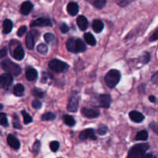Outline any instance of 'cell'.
Listing matches in <instances>:
<instances>
[{
    "label": "cell",
    "mask_w": 158,
    "mask_h": 158,
    "mask_svg": "<svg viewBox=\"0 0 158 158\" xmlns=\"http://www.w3.org/2000/svg\"><path fill=\"white\" fill-rule=\"evenodd\" d=\"M38 77V73L34 68H28L26 71V78L29 81H34Z\"/></svg>",
    "instance_id": "obj_15"
},
{
    "label": "cell",
    "mask_w": 158,
    "mask_h": 158,
    "mask_svg": "<svg viewBox=\"0 0 158 158\" xmlns=\"http://www.w3.org/2000/svg\"><path fill=\"white\" fill-rule=\"evenodd\" d=\"M150 148L148 143H139L134 145L128 153L127 158H144L146 152Z\"/></svg>",
    "instance_id": "obj_1"
},
{
    "label": "cell",
    "mask_w": 158,
    "mask_h": 158,
    "mask_svg": "<svg viewBox=\"0 0 158 158\" xmlns=\"http://www.w3.org/2000/svg\"><path fill=\"white\" fill-rule=\"evenodd\" d=\"M12 56L15 60H19V61L23 60L25 56V52L23 48H22V46H19L14 49L13 52H12Z\"/></svg>",
    "instance_id": "obj_16"
},
{
    "label": "cell",
    "mask_w": 158,
    "mask_h": 158,
    "mask_svg": "<svg viewBox=\"0 0 158 158\" xmlns=\"http://www.w3.org/2000/svg\"><path fill=\"white\" fill-rule=\"evenodd\" d=\"M144 158H157V157L153 154H147Z\"/></svg>",
    "instance_id": "obj_46"
},
{
    "label": "cell",
    "mask_w": 158,
    "mask_h": 158,
    "mask_svg": "<svg viewBox=\"0 0 158 158\" xmlns=\"http://www.w3.org/2000/svg\"><path fill=\"white\" fill-rule=\"evenodd\" d=\"M81 113L85 117H87V118H97L100 116V112L98 110L86 107H83L82 109Z\"/></svg>",
    "instance_id": "obj_10"
},
{
    "label": "cell",
    "mask_w": 158,
    "mask_h": 158,
    "mask_svg": "<svg viewBox=\"0 0 158 158\" xmlns=\"http://www.w3.org/2000/svg\"><path fill=\"white\" fill-rule=\"evenodd\" d=\"M106 0H96L94 2V6H95L97 9H101L106 6Z\"/></svg>",
    "instance_id": "obj_30"
},
{
    "label": "cell",
    "mask_w": 158,
    "mask_h": 158,
    "mask_svg": "<svg viewBox=\"0 0 158 158\" xmlns=\"http://www.w3.org/2000/svg\"><path fill=\"white\" fill-rule=\"evenodd\" d=\"M84 39L86 40V43L90 46H95L97 44V40H96L95 37L90 33V32H87V33L84 34Z\"/></svg>",
    "instance_id": "obj_23"
},
{
    "label": "cell",
    "mask_w": 158,
    "mask_h": 158,
    "mask_svg": "<svg viewBox=\"0 0 158 158\" xmlns=\"http://www.w3.org/2000/svg\"><path fill=\"white\" fill-rule=\"evenodd\" d=\"M150 127H151V129L152 130L155 134H157L158 135V121L151 122V123H150Z\"/></svg>",
    "instance_id": "obj_39"
},
{
    "label": "cell",
    "mask_w": 158,
    "mask_h": 158,
    "mask_svg": "<svg viewBox=\"0 0 158 158\" xmlns=\"http://www.w3.org/2000/svg\"><path fill=\"white\" fill-rule=\"evenodd\" d=\"M107 131H108V128L106 127L102 126L100 127H99L97 132H98V134H100V135H105V134L107 133Z\"/></svg>",
    "instance_id": "obj_41"
},
{
    "label": "cell",
    "mask_w": 158,
    "mask_h": 158,
    "mask_svg": "<svg viewBox=\"0 0 158 158\" xmlns=\"http://www.w3.org/2000/svg\"><path fill=\"white\" fill-rule=\"evenodd\" d=\"M49 147H50V149L52 152H56L59 150V148H60V143L58 141L53 140V141H52L50 143Z\"/></svg>",
    "instance_id": "obj_34"
},
{
    "label": "cell",
    "mask_w": 158,
    "mask_h": 158,
    "mask_svg": "<svg viewBox=\"0 0 158 158\" xmlns=\"http://www.w3.org/2000/svg\"><path fill=\"white\" fill-rule=\"evenodd\" d=\"M149 100H150V101L152 102V103H155L156 100H156V97H154V96H150Z\"/></svg>",
    "instance_id": "obj_47"
},
{
    "label": "cell",
    "mask_w": 158,
    "mask_h": 158,
    "mask_svg": "<svg viewBox=\"0 0 158 158\" xmlns=\"http://www.w3.org/2000/svg\"><path fill=\"white\" fill-rule=\"evenodd\" d=\"M129 117L131 120L133 122H135V123H141L144 120V116L141 113L138 112L137 110L131 111L129 114Z\"/></svg>",
    "instance_id": "obj_12"
},
{
    "label": "cell",
    "mask_w": 158,
    "mask_h": 158,
    "mask_svg": "<svg viewBox=\"0 0 158 158\" xmlns=\"http://www.w3.org/2000/svg\"><path fill=\"white\" fill-rule=\"evenodd\" d=\"M63 120H64L65 123L69 127L74 126L76 123V121H75V120L73 119V117H71V116H69V115H64Z\"/></svg>",
    "instance_id": "obj_28"
},
{
    "label": "cell",
    "mask_w": 158,
    "mask_h": 158,
    "mask_svg": "<svg viewBox=\"0 0 158 158\" xmlns=\"http://www.w3.org/2000/svg\"><path fill=\"white\" fill-rule=\"evenodd\" d=\"M77 23L78 27L80 28V30L82 31L86 30L88 28V24H89L87 19H86L84 15H80V16L77 18Z\"/></svg>",
    "instance_id": "obj_14"
},
{
    "label": "cell",
    "mask_w": 158,
    "mask_h": 158,
    "mask_svg": "<svg viewBox=\"0 0 158 158\" xmlns=\"http://www.w3.org/2000/svg\"><path fill=\"white\" fill-rule=\"evenodd\" d=\"M13 82V79H12V76L9 73H3L1 76V86L2 87L6 89L10 86Z\"/></svg>",
    "instance_id": "obj_8"
},
{
    "label": "cell",
    "mask_w": 158,
    "mask_h": 158,
    "mask_svg": "<svg viewBox=\"0 0 158 158\" xmlns=\"http://www.w3.org/2000/svg\"><path fill=\"white\" fill-rule=\"evenodd\" d=\"M7 142L8 144L13 148L14 150H19L20 148V142L16 137L12 134H9L7 137Z\"/></svg>",
    "instance_id": "obj_11"
},
{
    "label": "cell",
    "mask_w": 158,
    "mask_h": 158,
    "mask_svg": "<svg viewBox=\"0 0 158 158\" xmlns=\"http://www.w3.org/2000/svg\"><path fill=\"white\" fill-rule=\"evenodd\" d=\"M79 106V97L73 96L70 98L67 105L68 110L70 112H77Z\"/></svg>",
    "instance_id": "obj_9"
},
{
    "label": "cell",
    "mask_w": 158,
    "mask_h": 158,
    "mask_svg": "<svg viewBox=\"0 0 158 158\" xmlns=\"http://www.w3.org/2000/svg\"><path fill=\"white\" fill-rule=\"evenodd\" d=\"M49 67L54 72L62 73L68 71L69 65L60 60H52L49 63Z\"/></svg>",
    "instance_id": "obj_4"
},
{
    "label": "cell",
    "mask_w": 158,
    "mask_h": 158,
    "mask_svg": "<svg viewBox=\"0 0 158 158\" xmlns=\"http://www.w3.org/2000/svg\"><path fill=\"white\" fill-rule=\"evenodd\" d=\"M6 54H7V49H6V48H2V49H1V51H0V55H1L2 58L4 57Z\"/></svg>",
    "instance_id": "obj_45"
},
{
    "label": "cell",
    "mask_w": 158,
    "mask_h": 158,
    "mask_svg": "<svg viewBox=\"0 0 158 158\" xmlns=\"http://www.w3.org/2000/svg\"><path fill=\"white\" fill-rule=\"evenodd\" d=\"M93 29L96 32L99 33V32H102V30L104 28V24H103V22L100 19H96L94 20V23H93Z\"/></svg>",
    "instance_id": "obj_21"
},
{
    "label": "cell",
    "mask_w": 158,
    "mask_h": 158,
    "mask_svg": "<svg viewBox=\"0 0 158 158\" xmlns=\"http://www.w3.org/2000/svg\"><path fill=\"white\" fill-rule=\"evenodd\" d=\"M33 9V4H32L31 2L26 1L24 2L23 4L21 5V7H20V12L23 15H28V14L30 13L31 11Z\"/></svg>",
    "instance_id": "obj_13"
},
{
    "label": "cell",
    "mask_w": 158,
    "mask_h": 158,
    "mask_svg": "<svg viewBox=\"0 0 158 158\" xmlns=\"http://www.w3.org/2000/svg\"><path fill=\"white\" fill-rule=\"evenodd\" d=\"M66 48L70 52L77 53V40L69 39L66 42Z\"/></svg>",
    "instance_id": "obj_19"
},
{
    "label": "cell",
    "mask_w": 158,
    "mask_h": 158,
    "mask_svg": "<svg viewBox=\"0 0 158 158\" xmlns=\"http://www.w3.org/2000/svg\"><path fill=\"white\" fill-rule=\"evenodd\" d=\"M151 82L154 84H158V72L154 73L151 77Z\"/></svg>",
    "instance_id": "obj_44"
},
{
    "label": "cell",
    "mask_w": 158,
    "mask_h": 158,
    "mask_svg": "<svg viewBox=\"0 0 158 158\" xmlns=\"http://www.w3.org/2000/svg\"><path fill=\"white\" fill-rule=\"evenodd\" d=\"M37 51L41 54H46L48 52V47L46 44L44 43H41V44L38 45L37 46Z\"/></svg>",
    "instance_id": "obj_32"
},
{
    "label": "cell",
    "mask_w": 158,
    "mask_h": 158,
    "mask_svg": "<svg viewBox=\"0 0 158 158\" xmlns=\"http://www.w3.org/2000/svg\"><path fill=\"white\" fill-rule=\"evenodd\" d=\"M79 137H80V139L81 140H88V139H90V140H96V139H97L95 131H94V129H91V128L82 131V132L80 133Z\"/></svg>",
    "instance_id": "obj_7"
},
{
    "label": "cell",
    "mask_w": 158,
    "mask_h": 158,
    "mask_svg": "<svg viewBox=\"0 0 158 158\" xmlns=\"http://www.w3.org/2000/svg\"><path fill=\"white\" fill-rule=\"evenodd\" d=\"M120 73L117 69H112L110 70L109 72L106 73V77H105L104 80L106 83V86L110 88H114L117 85V83L120 82Z\"/></svg>",
    "instance_id": "obj_3"
},
{
    "label": "cell",
    "mask_w": 158,
    "mask_h": 158,
    "mask_svg": "<svg viewBox=\"0 0 158 158\" xmlns=\"http://www.w3.org/2000/svg\"><path fill=\"white\" fill-rule=\"evenodd\" d=\"M12 27H13V24H12V22L10 19H7L4 20L2 24V29L4 33H9L12 31Z\"/></svg>",
    "instance_id": "obj_22"
},
{
    "label": "cell",
    "mask_w": 158,
    "mask_h": 158,
    "mask_svg": "<svg viewBox=\"0 0 158 158\" xmlns=\"http://www.w3.org/2000/svg\"><path fill=\"white\" fill-rule=\"evenodd\" d=\"M0 123L3 127H8V125H9V123H8L7 116L4 113H2L0 114Z\"/></svg>",
    "instance_id": "obj_33"
},
{
    "label": "cell",
    "mask_w": 158,
    "mask_h": 158,
    "mask_svg": "<svg viewBox=\"0 0 158 158\" xmlns=\"http://www.w3.org/2000/svg\"><path fill=\"white\" fill-rule=\"evenodd\" d=\"M22 115L23 117V121H24L25 124H29L32 121V118L26 110L22 111Z\"/></svg>",
    "instance_id": "obj_29"
},
{
    "label": "cell",
    "mask_w": 158,
    "mask_h": 158,
    "mask_svg": "<svg viewBox=\"0 0 158 158\" xmlns=\"http://www.w3.org/2000/svg\"><path fill=\"white\" fill-rule=\"evenodd\" d=\"M40 148H41V143H40V141H39V140H36V141L35 142V143L33 144L32 151L35 154H38V153L40 152Z\"/></svg>",
    "instance_id": "obj_35"
},
{
    "label": "cell",
    "mask_w": 158,
    "mask_h": 158,
    "mask_svg": "<svg viewBox=\"0 0 158 158\" xmlns=\"http://www.w3.org/2000/svg\"><path fill=\"white\" fill-rule=\"evenodd\" d=\"M67 12L69 15H76L79 12V6L76 2H69L67 6Z\"/></svg>",
    "instance_id": "obj_17"
},
{
    "label": "cell",
    "mask_w": 158,
    "mask_h": 158,
    "mask_svg": "<svg viewBox=\"0 0 158 158\" xmlns=\"http://www.w3.org/2000/svg\"><path fill=\"white\" fill-rule=\"evenodd\" d=\"M32 95L34 97H37V98H43L44 97V92L42 89H38V88H35L32 90Z\"/></svg>",
    "instance_id": "obj_31"
},
{
    "label": "cell",
    "mask_w": 158,
    "mask_h": 158,
    "mask_svg": "<svg viewBox=\"0 0 158 158\" xmlns=\"http://www.w3.org/2000/svg\"><path fill=\"white\" fill-rule=\"evenodd\" d=\"M44 40L48 44L54 46L56 44V37L52 33H46L44 35Z\"/></svg>",
    "instance_id": "obj_24"
},
{
    "label": "cell",
    "mask_w": 158,
    "mask_h": 158,
    "mask_svg": "<svg viewBox=\"0 0 158 158\" xmlns=\"http://www.w3.org/2000/svg\"><path fill=\"white\" fill-rule=\"evenodd\" d=\"M56 115L53 114V113L51 112H48L46 113V114H43L41 117L42 120L43 121H50V120H53L56 119Z\"/></svg>",
    "instance_id": "obj_26"
},
{
    "label": "cell",
    "mask_w": 158,
    "mask_h": 158,
    "mask_svg": "<svg viewBox=\"0 0 158 158\" xmlns=\"http://www.w3.org/2000/svg\"><path fill=\"white\" fill-rule=\"evenodd\" d=\"M26 47L29 49H32L34 48V45H35V39H34V35L32 32H29L27 34V36L26 39Z\"/></svg>",
    "instance_id": "obj_18"
},
{
    "label": "cell",
    "mask_w": 158,
    "mask_h": 158,
    "mask_svg": "<svg viewBox=\"0 0 158 158\" xmlns=\"http://www.w3.org/2000/svg\"><path fill=\"white\" fill-rule=\"evenodd\" d=\"M148 138V133L147 131H142L137 133L136 136L137 140H147Z\"/></svg>",
    "instance_id": "obj_27"
},
{
    "label": "cell",
    "mask_w": 158,
    "mask_h": 158,
    "mask_svg": "<svg viewBox=\"0 0 158 158\" xmlns=\"http://www.w3.org/2000/svg\"><path fill=\"white\" fill-rule=\"evenodd\" d=\"M52 26V22L48 18H43V17H40L37 19L34 20L30 23V27H35V26Z\"/></svg>",
    "instance_id": "obj_5"
},
{
    "label": "cell",
    "mask_w": 158,
    "mask_h": 158,
    "mask_svg": "<svg viewBox=\"0 0 158 158\" xmlns=\"http://www.w3.org/2000/svg\"><path fill=\"white\" fill-rule=\"evenodd\" d=\"M42 102L40 101L39 100H34L32 102V106L34 109L39 110L42 107Z\"/></svg>",
    "instance_id": "obj_37"
},
{
    "label": "cell",
    "mask_w": 158,
    "mask_h": 158,
    "mask_svg": "<svg viewBox=\"0 0 158 158\" xmlns=\"http://www.w3.org/2000/svg\"><path fill=\"white\" fill-rule=\"evenodd\" d=\"M13 126L16 129H22V126L19 123V119L17 117L16 114H14L13 117Z\"/></svg>",
    "instance_id": "obj_36"
},
{
    "label": "cell",
    "mask_w": 158,
    "mask_h": 158,
    "mask_svg": "<svg viewBox=\"0 0 158 158\" xmlns=\"http://www.w3.org/2000/svg\"><path fill=\"white\" fill-rule=\"evenodd\" d=\"M86 50V46L81 40H77V52H83Z\"/></svg>",
    "instance_id": "obj_25"
},
{
    "label": "cell",
    "mask_w": 158,
    "mask_h": 158,
    "mask_svg": "<svg viewBox=\"0 0 158 158\" xmlns=\"http://www.w3.org/2000/svg\"><path fill=\"white\" fill-rule=\"evenodd\" d=\"M60 29L62 33H66V32H69V27L66 23H62L60 26Z\"/></svg>",
    "instance_id": "obj_42"
},
{
    "label": "cell",
    "mask_w": 158,
    "mask_h": 158,
    "mask_svg": "<svg viewBox=\"0 0 158 158\" xmlns=\"http://www.w3.org/2000/svg\"><path fill=\"white\" fill-rule=\"evenodd\" d=\"M1 66L3 70L6 71L7 73L14 76V77H17L22 72L21 67L19 65H17L16 63L11 61L10 60H3L1 63Z\"/></svg>",
    "instance_id": "obj_2"
},
{
    "label": "cell",
    "mask_w": 158,
    "mask_h": 158,
    "mask_svg": "<svg viewBox=\"0 0 158 158\" xmlns=\"http://www.w3.org/2000/svg\"><path fill=\"white\" fill-rule=\"evenodd\" d=\"M141 58L142 62H143V63H147L150 61V60H151V56H150L149 53H145V55H143Z\"/></svg>",
    "instance_id": "obj_43"
},
{
    "label": "cell",
    "mask_w": 158,
    "mask_h": 158,
    "mask_svg": "<svg viewBox=\"0 0 158 158\" xmlns=\"http://www.w3.org/2000/svg\"><path fill=\"white\" fill-rule=\"evenodd\" d=\"M26 30H27V27H26V26H21V27L18 29V31H17V35H18V36H23V35L26 33Z\"/></svg>",
    "instance_id": "obj_38"
},
{
    "label": "cell",
    "mask_w": 158,
    "mask_h": 158,
    "mask_svg": "<svg viewBox=\"0 0 158 158\" xmlns=\"http://www.w3.org/2000/svg\"><path fill=\"white\" fill-rule=\"evenodd\" d=\"M24 93L25 88L23 86V85L21 84V83L16 84L13 87V94L16 97H23L24 95Z\"/></svg>",
    "instance_id": "obj_20"
},
{
    "label": "cell",
    "mask_w": 158,
    "mask_h": 158,
    "mask_svg": "<svg viewBox=\"0 0 158 158\" xmlns=\"http://www.w3.org/2000/svg\"><path fill=\"white\" fill-rule=\"evenodd\" d=\"M157 40H158V27L155 29V31L153 32L152 35H151V37H150V41L154 42Z\"/></svg>",
    "instance_id": "obj_40"
},
{
    "label": "cell",
    "mask_w": 158,
    "mask_h": 158,
    "mask_svg": "<svg viewBox=\"0 0 158 158\" xmlns=\"http://www.w3.org/2000/svg\"><path fill=\"white\" fill-rule=\"evenodd\" d=\"M111 101H112V99L109 94H102L98 97V102L100 103L99 106L101 107L109 108L111 104Z\"/></svg>",
    "instance_id": "obj_6"
}]
</instances>
